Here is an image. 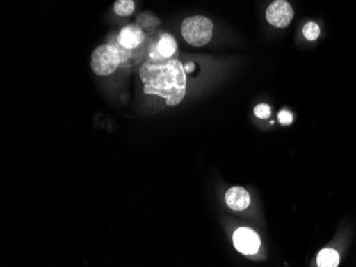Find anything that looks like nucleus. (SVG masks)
Masks as SVG:
<instances>
[{
  "mask_svg": "<svg viewBox=\"0 0 356 267\" xmlns=\"http://www.w3.org/2000/svg\"><path fill=\"white\" fill-rule=\"evenodd\" d=\"M136 24L143 29L144 33H149L158 30V27L161 25V21L159 17H156L155 14L144 12L138 15Z\"/></svg>",
  "mask_w": 356,
  "mask_h": 267,
  "instance_id": "obj_9",
  "label": "nucleus"
},
{
  "mask_svg": "<svg viewBox=\"0 0 356 267\" xmlns=\"http://www.w3.org/2000/svg\"><path fill=\"white\" fill-rule=\"evenodd\" d=\"M139 75L144 94L161 97L169 107H176L185 98L187 77L177 58L163 63L145 61L140 67Z\"/></svg>",
  "mask_w": 356,
  "mask_h": 267,
  "instance_id": "obj_1",
  "label": "nucleus"
},
{
  "mask_svg": "<svg viewBox=\"0 0 356 267\" xmlns=\"http://www.w3.org/2000/svg\"><path fill=\"white\" fill-rule=\"evenodd\" d=\"M272 110L270 105H266V103H261V105H256L254 109V114L256 117L261 119H267L271 117Z\"/></svg>",
  "mask_w": 356,
  "mask_h": 267,
  "instance_id": "obj_13",
  "label": "nucleus"
},
{
  "mask_svg": "<svg viewBox=\"0 0 356 267\" xmlns=\"http://www.w3.org/2000/svg\"><path fill=\"white\" fill-rule=\"evenodd\" d=\"M91 69L95 75L106 77L121 69V57L113 44L106 43L94 49L91 55Z\"/></svg>",
  "mask_w": 356,
  "mask_h": 267,
  "instance_id": "obj_5",
  "label": "nucleus"
},
{
  "mask_svg": "<svg viewBox=\"0 0 356 267\" xmlns=\"http://www.w3.org/2000/svg\"><path fill=\"white\" fill-rule=\"evenodd\" d=\"M225 200L232 210L243 211L250 206L251 198L243 187H234L226 192Z\"/></svg>",
  "mask_w": 356,
  "mask_h": 267,
  "instance_id": "obj_8",
  "label": "nucleus"
},
{
  "mask_svg": "<svg viewBox=\"0 0 356 267\" xmlns=\"http://www.w3.org/2000/svg\"><path fill=\"white\" fill-rule=\"evenodd\" d=\"M112 11L118 17L127 19L131 17L136 11L135 0H115Z\"/></svg>",
  "mask_w": 356,
  "mask_h": 267,
  "instance_id": "obj_11",
  "label": "nucleus"
},
{
  "mask_svg": "<svg viewBox=\"0 0 356 267\" xmlns=\"http://www.w3.org/2000/svg\"><path fill=\"white\" fill-rule=\"evenodd\" d=\"M213 35V23L203 15H194L184 19L181 23V35L189 45L203 47L207 45Z\"/></svg>",
  "mask_w": 356,
  "mask_h": 267,
  "instance_id": "obj_4",
  "label": "nucleus"
},
{
  "mask_svg": "<svg viewBox=\"0 0 356 267\" xmlns=\"http://www.w3.org/2000/svg\"><path fill=\"white\" fill-rule=\"evenodd\" d=\"M341 263V256L335 249H322L318 254L317 265L319 267H337Z\"/></svg>",
  "mask_w": 356,
  "mask_h": 267,
  "instance_id": "obj_10",
  "label": "nucleus"
},
{
  "mask_svg": "<svg viewBox=\"0 0 356 267\" xmlns=\"http://www.w3.org/2000/svg\"><path fill=\"white\" fill-rule=\"evenodd\" d=\"M147 33L136 23L128 24L110 35L108 43L113 44L121 57V69H139L147 61Z\"/></svg>",
  "mask_w": 356,
  "mask_h": 267,
  "instance_id": "obj_2",
  "label": "nucleus"
},
{
  "mask_svg": "<svg viewBox=\"0 0 356 267\" xmlns=\"http://www.w3.org/2000/svg\"><path fill=\"white\" fill-rule=\"evenodd\" d=\"M147 61L153 63H163L178 55V45L175 37L171 33L163 30H156L147 33L145 37Z\"/></svg>",
  "mask_w": 356,
  "mask_h": 267,
  "instance_id": "obj_3",
  "label": "nucleus"
},
{
  "mask_svg": "<svg viewBox=\"0 0 356 267\" xmlns=\"http://www.w3.org/2000/svg\"><path fill=\"white\" fill-rule=\"evenodd\" d=\"M302 33H303V37L307 41L314 42L319 39L320 35H321V28L316 21H307L303 26Z\"/></svg>",
  "mask_w": 356,
  "mask_h": 267,
  "instance_id": "obj_12",
  "label": "nucleus"
},
{
  "mask_svg": "<svg viewBox=\"0 0 356 267\" xmlns=\"http://www.w3.org/2000/svg\"><path fill=\"white\" fill-rule=\"evenodd\" d=\"M234 245L241 254L255 255L261 246V239L251 229L239 228L234 233Z\"/></svg>",
  "mask_w": 356,
  "mask_h": 267,
  "instance_id": "obj_7",
  "label": "nucleus"
},
{
  "mask_svg": "<svg viewBox=\"0 0 356 267\" xmlns=\"http://www.w3.org/2000/svg\"><path fill=\"white\" fill-rule=\"evenodd\" d=\"M279 119L282 125H290V123H293V117L289 111L283 110V111L279 113Z\"/></svg>",
  "mask_w": 356,
  "mask_h": 267,
  "instance_id": "obj_14",
  "label": "nucleus"
},
{
  "mask_svg": "<svg viewBox=\"0 0 356 267\" xmlns=\"http://www.w3.org/2000/svg\"><path fill=\"white\" fill-rule=\"evenodd\" d=\"M295 17V10L287 0H274L266 10V19L275 28H286Z\"/></svg>",
  "mask_w": 356,
  "mask_h": 267,
  "instance_id": "obj_6",
  "label": "nucleus"
}]
</instances>
